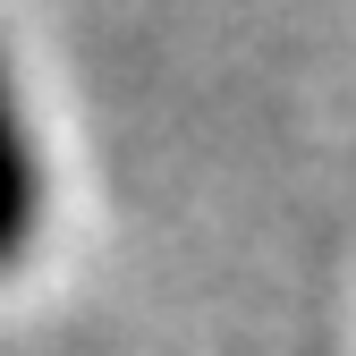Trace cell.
I'll use <instances>...</instances> for the list:
<instances>
[{
	"instance_id": "cell-1",
	"label": "cell",
	"mask_w": 356,
	"mask_h": 356,
	"mask_svg": "<svg viewBox=\"0 0 356 356\" xmlns=\"http://www.w3.org/2000/svg\"><path fill=\"white\" fill-rule=\"evenodd\" d=\"M34 238V161L17 136V111H9V76H0V263Z\"/></svg>"
}]
</instances>
